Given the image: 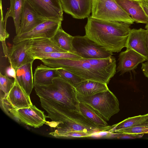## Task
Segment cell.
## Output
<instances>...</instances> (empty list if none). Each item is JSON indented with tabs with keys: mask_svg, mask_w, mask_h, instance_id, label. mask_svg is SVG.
<instances>
[{
	"mask_svg": "<svg viewBox=\"0 0 148 148\" xmlns=\"http://www.w3.org/2000/svg\"><path fill=\"white\" fill-rule=\"evenodd\" d=\"M47 20L40 15L29 2L25 0L21 16L20 27L18 34L30 31Z\"/></svg>",
	"mask_w": 148,
	"mask_h": 148,
	"instance_id": "4fadbf2b",
	"label": "cell"
},
{
	"mask_svg": "<svg viewBox=\"0 0 148 148\" xmlns=\"http://www.w3.org/2000/svg\"><path fill=\"white\" fill-rule=\"evenodd\" d=\"M137 23L148 24V17L141 5V0H114Z\"/></svg>",
	"mask_w": 148,
	"mask_h": 148,
	"instance_id": "2e32d148",
	"label": "cell"
},
{
	"mask_svg": "<svg viewBox=\"0 0 148 148\" xmlns=\"http://www.w3.org/2000/svg\"><path fill=\"white\" fill-rule=\"evenodd\" d=\"M33 62L28 63L17 69L16 70L15 78L26 93L29 96L34 87L32 72Z\"/></svg>",
	"mask_w": 148,
	"mask_h": 148,
	"instance_id": "ac0fdd59",
	"label": "cell"
},
{
	"mask_svg": "<svg viewBox=\"0 0 148 148\" xmlns=\"http://www.w3.org/2000/svg\"><path fill=\"white\" fill-rule=\"evenodd\" d=\"M45 19L62 21L63 10L60 0H26Z\"/></svg>",
	"mask_w": 148,
	"mask_h": 148,
	"instance_id": "30bf717a",
	"label": "cell"
},
{
	"mask_svg": "<svg viewBox=\"0 0 148 148\" xmlns=\"http://www.w3.org/2000/svg\"><path fill=\"white\" fill-rule=\"evenodd\" d=\"M141 69L145 76L148 78V61L142 63Z\"/></svg>",
	"mask_w": 148,
	"mask_h": 148,
	"instance_id": "1f68e13d",
	"label": "cell"
},
{
	"mask_svg": "<svg viewBox=\"0 0 148 148\" xmlns=\"http://www.w3.org/2000/svg\"><path fill=\"white\" fill-rule=\"evenodd\" d=\"M143 115H139L129 117L112 126L108 131L112 133H119L122 131L131 127L137 123L143 118Z\"/></svg>",
	"mask_w": 148,
	"mask_h": 148,
	"instance_id": "484cf974",
	"label": "cell"
},
{
	"mask_svg": "<svg viewBox=\"0 0 148 148\" xmlns=\"http://www.w3.org/2000/svg\"><path fill=\"white\" fill-rule=\"evenodd\" d=\"M5 74L9 77L13 78L14 79L16 77V70L13 66L10 65L6 68Z\"/></svg>",
	"mask_w": 148,
	"mask_h": 148,
	"instance_id": "4dcf8cb0",
	"label": "cell"
},
{
	"mask_svg": "<svg viewBox=\"0 0 148 148\" xmlns=\"http://www.w3.org/2000/svg\"><path fill=\"white\" fill-rule=\"evenodd\" d=\"M141 5L148 17V0H141Z\"/></svg>",
	"mask_w": 148,
	"mask_h": 148,
	"instance_id": "d6a6232c",
	"label": "cell"
},
{
	"mask_svg": "<svg viewBox=\"0 0 148 148\" xmlns=\"http://www.w3.org/2000/svg\"><path fill=\"white\" fill-rule=\"evenodd\" d=\"M30 42V40H28L14 43L8 52V58L9 62L16 70L24 64L34 60L28 53Z\"/></svg>",
	"mask_w": 148,
	"mask_h": 148,
	"instance_id": "8fae6325",
	"label": "cell"
},
{
	"mask_svg": "<svg viewBox=\"0 0 148 148\" xmlns=\"http://www.w3.org/2000/svg\"><path fill=\"white\" fill-rule=\"evenodd\" d=\"M40 60L50 67L64 69L86 80L107 84L116 72V60L112 56L101 59L47 58Z\"/></svg>",
	"mask_w": 148,
	"mask_h": 148,
	"instance_id": "7a4b0ae2",
	"label": "cell"
},
{
	"mask_svg": "<svg viewBox=\"0 0 148 148\" xmlns=\"http://www.w3.org/2000/svg\"><path fill=\"white\" fill-rule=\"evenodd\" d=\"M148 30L142 28L131 29L126 42V49H133L148 60L146 40Z\"/></svg>",
	"mask_w": 148,
	"mask_h": 148,
	"instance_id": "9a60e30c",
	"label": "cell"
},
{
	"mask_svg": "<svg viewBox=\"0 0 148 148\" xmlns=\"http://www.w3.org/2000/svg\"><path fill=\"white\" fill-rule=\"evenodd\" d=\"M36 95L40 98L41 107L47 112V117L52 120L46 121L55 127L61 116L66 109L80 111L79 101L76 88L59 77L54 78L52 84L34 86Z\"/></svg>",
	"mask_w": 148,
	"mask_h": 148,
	"instance_id": "6da1fadb",
	"label": "cell"
},
{
	"mask_svg": "<svg viewBox=\"0 0 148 148\" xmlns=\"http://www.w3.org/2000/svg\"><path fill=\"white\" fill-rule=\"evenodd\" d=\"M57 52L68 53L58 47L51 38H36L30 40L28 52L32 58L33 56L36 55Z\"/></svg>",
	"mask_w": 148,
	"mask_h": 148,
	"instance_id": "e0dca14e",
	"label": "cell"
},
{
	"mask_svg": "<svg viewBox=\"0 0 148 148\" xmlns=\"http://www.w3.org/2000/svg\"><path fill=\"white\" fill-rule=\"evenodd\" d=\"M6 113L25 124L35 128H39L45 124L47 117L44 112L33 105L28 108L9 109Z\"/></svg>",
	"mask_w": 148,
	"mask_h": 148,
	"instance_id": "ba28073f",
	"label": "cell"
},
{
	"mask_svg": "<svg viewBox=\"0 0 148 148\" xmlns=\"http://www.w3.org/2000/svg\"><path fill=\"white\" fill-rule=\"evenodd\" d=\"M145 28L148 30V24H146L145 26ZM146 44L147 51L148 53V34L146 38Z\"/></svg>",
	"mask_w": 148,
	"mask_h": 148,
	"instance_id": "836d02e7",
	"label": "cell"
},
{
	"mask_svg": "<svg viewBox=\"0 0 148 148\" xmlns=\"http://www.w3.org/2000/svg\"><path fill=\"white\" fill-rule=\"evenodd\" d=\"M32 58L34 60L47 58L78 59L82 58L75 54L60 52L42 53L34 56Z\"/></svg>",
	"mask_w": 148,
	"mask_h": 148,
	"instance_id": "4316f807",
	"label": "cell"
},
{
	"mask_svg": "<svg viewBox=\"0 0 148 148\" xmlns=\"http://www.w3.org/2000/svg\"><path fill=\"white\" fill-rule=\"evenodd\" d=\"M73 45L75 54L83 58L105 59L113 55L112 52L106 50L86 35L74 36Z\"/></svg>",
	"mask_w": 148,
	"mask_h": 148,
	"instance_id": "8992f818",
	"label": "cell"
},
{
	"mask_svg": "<svg viewBox=\"0 0 148 148\" xmlns=\"http://www.w3.org/2000/svg\"><path fill=\"white\" fill-rule=\"evenodd\" d=\"M77 98L79 102L86 104L95 109L106 121H109L120 110L119 101L109 89L88 96L77 93Z\"/></svg>",
	"mask_w": 148,
	"mask_h": 148,
	"instance_id": "277c9868",
	"label": "cell"
},
{
	"mask_svg": "<svg viewBox=\"0 0 148 148\" xmlns=\"http://www.w3.org/2000/svg\"><path fill=\"white\" fill-rule=\"evenodd\" d=\"M108 89L106 83L90 80H86L76 88L77 93L84 96L91 95Z\"/></svg>",
	"mask_w": 148,
	"mask_h": 148,
	"instance_id": "ffe728a7",
	"label": "cell"
},
{
	"mask_svg": "<svg viewBox=\"0 0 148 148\" xmlns=\"http://www.w3.org/2000/svg\"><path fill=\"white\" fill-rule=\"evenodd\" d=\"M0 40L1 42L2 47L6 46L5 40L8 38L10 34L6 30V24L3 19V11L1 0H0Z\"/></svg>",
	"mask_w": 148,
	"mask_h": 148,
	"instance_id": "f1b7e54d",
	"label": "cell"
},
{
	"mask_svg": "<svg viewBox=\"0 0 148 148\" xmlns=\"http://www.w3.org/2000/svg\"><path fill=\"white\" fill-rule=\"evenodd\" d=\"M61 23L60 21L47 19L29 32L16 35L13 42L16 43L34 38H51L61 27Z\"/></svg>",
	"mask_w": 148,
	"mask_h": 148,
	"instance_id": "52a82bcc",
	"label": "cell"
},
{
	"mask_svg": "<svg viewBox=\"0 0 148 148\" xmlns=\"http://www.w3.org/2000/svg\"><path fill=\"white\" fill-rule=\"evenodd\" d=\"M80 111L87 119L99 126H106L108 124L106 120L95 109L89 105L79 102Z\"/></svg>",
	"mask_w": 148,
	"mask_h": 148,
	"instance_id": "603a6c76",
	"label": "cell"
},
{
	"mask_svg": "<svg viewBox=\"0 0 148 148\" xmlns=\"http://www.w3.org/2000/svg\"><path fill=\"white\" fill-rule=\"evenodd\" d=\"M56 72L59 77L68 82L75 88L86 80L75 74L64 69L57 68Z\"/></svg>",
	"mask_w": 148,
	"mask_h": 148,
	"instance_id": "d4e9b609",
	"label": "cell"
},
{
	"mask_svg": "<svg viewBox=\"0 0 148 148\" xmlns=\"http://www.w3.org/2000/svg\"><path fill=\"white\" fill-rule=\"evenodd\" d=\"M54 68L41 64L36 69L34 77V86L51 84L53 79L59 76Z\"/></svg>",
	"mask_w": 148,
	"mask_h": 148,
	"instance_id": "d6986e66",
	"label": "cell"
},
{
	"mask_svg": "<svg viewBox=\"0 0 148 148\" xmlns=\"http://www.w3.org/2000/svg\"><path fill=\"white\" fill-rule=\"evenodd\" d=\"M93 134L78 132H72L66 133L59 136L58 138H71L73 137H90Z\"/></svg>",
	"mask_w": 148,
	"mask_h": 148,
	"instance_id": "f546056e",
	"label": "cell"
},
{
	"mask_svg": "<svg viewBox=\"0 0 148 148\" xmlns=\"http://www.w3.org/2000/svg\"><path fill=\"white\" fill-rule=\"evenodd\" d=\"M14 83L8 93L1 99V104L7 112L9 109H18L29 107L33 105L30 96L25 92L15 78Z\"/></svg>",
	"mask_w": 148,
	"mask_h": 148,
	"instance_id": "9c48e42d",
	"label": "cell"
},
{
	"mask_svg": "<svg viewBox=\"0 0 148 148\" xmlns=\"http://www.w3.org/2000/svg\"><path fill=\"white\" fill-rule=\"evenodd\" d=\"M92 17L133 24L134 21L114 0H93Z\"/></svg>",
	"mask_w": 148,
	"mask_h": 148,
	"instance_id": "5b68a950",
	"label": "cell"
},
{
	"mask_svg": "<svg viewBox=\"0 0 148 148\" xmlns=\"http://www.w3.org/2000/svg\"><path fill=\"white\" fill-rule=\"evenodd\" d=\"M63 11L73 18H88L91 13L93 0H60Z\"/></svg>",
	"mask_w": 148,
	"mask_h": 148,
	"instance_id": "7c38bea8",
	"label": "cell"
},
{
	"mask_svg": "<svg viewBox=\"0 0 148 148\" xmlns=\"http://www.w3.org/2000/svg\"><path fill=\"white\" fill-rule=\"evenodd\" d=\"M74 37L65 32L61 27L51 39L62 49L67 52L75 54L73 45Z\"/></svg>",
	"mask_w": 148,
	"mask_h": 148,
	"instance_id": "7402d4cb",
	"label": "cell"
},
{
	"mask_svg": "<svg viewBox=\"0 0 148 148\" xmlns=\"http://www.w3.org/2000/svg\"><path fill=\"white\" fill-rule=\"evenodd\" d=\"M125 135L137 136L148 133V113L132 127L124 130L120 133Z\"/></svg>",
	"mask_w": 148,
	"mask_h": 148,
	"instance_id": "cb8c5ba5",
	"label": "cell"
},
{
	"mask_svg": "<svg viewBox=\"0 0 148 148\" xmlns=\"http://www.w3.org/2000/svg\"><path fill=\"white\" fill-rule=\"evenodd\" d=\"M14 80L10 79L6 74L0 73V99L5 97L8 93L14 83Z\"/></svg>",
	"mask_w": 148,
	"mask_h": 148,
	"instance_id": "83f0119b",
	"label": "cell"
},
{
	"mask_svg": "<svg viewBox=\"0 0 148 148\" xmlns=\"http://www.w3.org/2000/svg\"><path fill=\"white\" fill-rule=\"evenodd\" d=\"M25 0H10V7L7 12L4 19L6 23L8 18L12 17L13 19L16 35L19 34L21 16Z\"/></svg>",
	"mask_w": 148,
	"mask_h": 148,
	"instance_id": "44dd1931",
	"label": "cell"
},
{
	"mask_svg": "<svg viewBox=\"0 0 148 148\" xmlns=\"http://www.w3.org/2000/svg\"><path fill=\"white\" fill-rule=\"evenodd\" d=\"M130 25L99 19L90 16L85 27V35L106 50L119 52L125 47L131 29Z\"/></svg>",
	"mask_w": 148,
	"mask_h": 148,
	"instance_id": "3957f363",
	"label": "cell"
},
{
	"mask_svg": "<svg viewBox=\"0 0 148 148\" xmlns=\"http://www.w3.org/2000/svg\"><path fill=\"white\" fill-rule=\"evenodd\" d=\"M119 62L116 69L121 74L132 71L140 63L147 60L139 53L130 49L121 52L119 56Z\"/></svg>",
	"mask_w": 148,
	"mask_h": 148,
	"instance_id": "5bb4252c",
	"label": "cell"
}]
</instances>
